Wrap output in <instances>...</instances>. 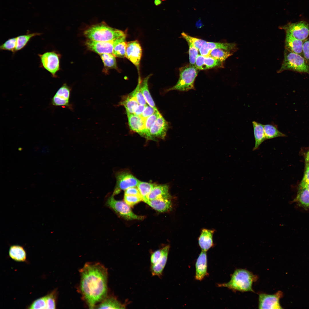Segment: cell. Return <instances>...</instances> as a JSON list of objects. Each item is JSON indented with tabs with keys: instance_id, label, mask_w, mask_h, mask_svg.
<instances>
[{
	"instance_id": "obj_3",
	"label": "cell",
	"mask_w": 309,
	"mask_h": 309,
	"mask_svg": "<svg viewBox=\"0 0 309 309\" xmlns=\"http://www.w3.org/2000/svg\"><path fill=\"white\" fill-rule=\"evenodd\" d=\"M258 278L256 275L248 270L238 269L231 275V280L228 282L219 284L218 286L225 287L234 291L254 292L252 285Z\"/></svg>"
},
{
	"instance_id": "obj_4",
	"label": "cell",
	"mask_w": 309,
	"mask_h": 309,
	"mask_svg": "<svg viewBox=\"0 0 309 309\" xmlns=\"http://www.w3.org/2000/svg\"><path fill=\"white\" fill-rule=\"evenodd\" d=\"M198 70L195 66L189 64L179 68V78L176 84L168 89L167 91L177 90L187 92L194 90V82L197 76Z\"/></svg>"
},
{
	"instance_id": "obj_1",
	"label": "cell",
	"mask_w": 309,
	"mask_h": 309,
	"mask_svg": "<svg viewBox=\"0 0 309 309\" xmlns=\"http://www.w3.org/2000/svg\"><path fill=\"white\" fill-rule=\"evenodd\" d=\"M80 289L83 298L90 308H94L107 296L108 272L98 263L85 264L80 270Z\"/></svg>"
},
{
	"instance_id": "obj_28",
	"label": "cell",
	"mask_w": 309,
	"mask_h": 309,
	"mask_svg": "<svg viewBox=\"0 0 309 309\" xmlns=\"http://www.w3.org/2000/svg\"><path fill=\"white\" fill-rule=\"evenodd\" d=\"M152 75L151 74H150L141 81L140 85V89L148 104L155 110H158L150 94L148 89V81Z\"/></svg>"
},
{
	"instance_id": "obj_31",
	"label": "cell",
	"mask_w": 309,
	"mask_h": 309,
	"mask_svg": "<svg viewBox=\"0 0 309 309\" xmlns=\"http://www.w3.org/2000/svg\"><path fill=\"white\" fill-rule=\"evenodd\" d=\"M296 200L300 206L309 207V190L300 185Z\"/></svg>"
},
{
	"instance_id": "obj_40",
	"label": "cell",
	"mask_w": 309,
	"mask_h": 309,
	"mask_svg": "<svg viewBox=\"0 0 309 309\" xmlns=\"http://www.w3.org/2000/svg\"><path fill=\"white\" fill-rule=\"evenodd\" d=\"M126 44V41L119 43L114 48L112 54L115 57L124 58L125 57Z\"/></svg>"
},
{
	"instance_id": "obj_27",
	"label": "cell",
	"mask_w": 309,
	"mask_h": 309,
	"mask_svg": "<svg viewBox=\"0 0 309 309\" xmlns=\"http://www.w3.org/2000/svg\"><path fill=\"white\" fill-rule=\"evenodd\" d=\"M169 190L167 185H155L148 195L147 199L151 200L169 196Z\"/></svg>"
},
{
	"instance_id": "obj_13",
	"label": "cell",
	"mask_w": 309,
	"mask_h": 309,
	"mask_svg": "<svg viewBox=\"0 0 309 309\" xmlns=\"http://www.w3.org/2000/svg\"><path fill=\"white\" fill-rule=\"evenodd\" d=\"M169 124L161 114L151 127L150 134L151 140L156 137L164 139L169 128Z\"/></svg>"
},
{
	"instance_id": "obj_14",
	"label": "cell",
	"mask_w": 309,
	"mask_h": 309,
	"mask_svg": "<svg viewBox=\"0 0 309 309\" xmlns=\"http://www.w3.org/2000/svg\"><path fill=\"white\" fill-rule=\"evenodd\" d=\"M220 48L233 52L237 48L235 43L214 42L207 41L199 49L201 54L205 56H209L211 51L215 49Z\"/></svg>"
},
{
	"instance_id": "obj_22",
	"label": "cell",
	"mask_w": 309,
	"mask_h": 309,
	"mask_svg": "<svg viewBox=\"0 0 309 309\" xmlns=\"http://www.w3.org/2000/svg\"><path fill=\"white\" fill-rule=\"evenodd\" d=\"M215 230L203 229L198 239V243L202 250L207 251L213 245V235Z\"/></svg>"
},
{
	"instance_id": "obj_2",
	"label": "cell",
	"mask_w": 309,
	"mask_h": 309,
	"mask_svg": "<svg viewBox=\"0 0 309 309\" xmlns=\"http://www.w3.org/2000/svg\"><path fill=\"white\" fill-rule=\"evenodd\" d=\"M84 34L88 39L106 41L126 35V32L111 27L102 21L90 26L84 31Z\"/></svg>"
},
{
	"instance_id": "obj_41",
	"label": "cell",
	"mask_w": 309,
	"mask_h": 309,
	"mask_svg": "<svg viewBox=\"0 0 309 309\" xmlns=\"http://www.w3.org/2000/svg\"><path fill=\"white\" fill-rule=\"evenodd\" d=\"M29 309H46L45 296L34 300L28 308Z\"/></svg>"
},
{
	"instance_id": "obj_6",
	"label": "cell",
	"mask_w": 309,
	"mask_h": 309,
	"mask_svg": "<svg viewBox=\"0 0 309 309\" xmlns=\"http://www.w3.org/2000/svg\"><path fill=\"white\" fill-rule=\"evenodd\" d=\"M112 195L107 199L106 205L117 214L128 220H142L144 217L137 215L132 211L130 206L124 201L115 199Z\"/></svg>"
},
{
	"instance_id": "obj_43",
	"label": "cell",
	"mask_w": 309,
	"mask_h": 309,
	"mask_svg": "<svg viewBox=\"0 0 309 309\" xmlns=\"http://www.w3.org/2000/svg\"><path fill=\"white\" fill-rule=\"evenodd\" d=\"M142 201V199L140 196L125 195H124V201L130 206H133Z\"/></svg>"
},
{
	"instance_id": "obj_5",
	"label": "cell",
	"mask_w": 309,
	"mask_h": 309,
	"mask_svg": "<svg viewBox=\"0 0 309 309\" xmlns=\"http://www.w3.org/2000/svg\"><path fill=\"white\" fill-rule=\"evenodd\" d=\"M286 70L309 74V65L303 56L285 49L284 60L278 72Z\"/></svg>"
},
{
	"instance_id": "obj_21",
	"label": "cell",
	"mask_w": 309,
	"mask_h": 309,
	"mask_svg": "<svg viewBox=\"0 0 309 309\" xmlns=\"http://www.w3.org/2000/svg\"><path fill=\"white\" fill-rule=\"evenodd\" d=\"M286 34L285 49L303 56L304 41L296 39L288 34Z\"/></svg>"
},
{
	"instance_id": "obj_36",
	"label": "cell",
	"mask_w": 309,
	"mask_h": 309,
	"mask_svg": "<svg viewBox=\"0 0 309 309\" xmlns=\"http://www.w3.org/2000/svg\"><path fill=\"white\" fill-rule=\"evenodd\" d=\"M181 35L187 43H191L198 50L207 42L203 40L192 37L184 32L181 33Z\"/></svg>"
},
{
	"instance_id": "obj_8",
	"label": "cell",
	"mask_w": 309,
	"mask_h": 309,
	"mask_svg": "<svg viewBox=\"0 0 309 309\" xmlns=\"http://www.w3.org/2000/svg\"><path fill=\"white\" fill-rule=\"evenodd\" d=\"M279 28L284 30L286 34L303 41L309 35V23L304 20L295 23L289 22L280 26Z\"/></svg>"
},
{
	"instance_id": "obj_15",
	"label": "cell",
	"mask_w": 309,
	"mask_h": 309,
	"mask_svg": "<svg viewBox=\"0 0 309 309\" xmlns=\"http://www.w3.org/2000/svg\"><path fill=\"white\" fill-rule=\"evenodd\" d=\"M70 90L69 87L64 84L57 90L52 99V104L55 106H69Z\"/></svg>"
},
{
	"instance_id": "obj_45",
	"label": "cell",
	"mask_w": 309,
	"mask_h": 309,
	"mask_svg": "<svg viewBox=\"0 0 309 309\" xmlns=\"http://www.w3.org/2000/svg\"><path fill=\"white\" fill-rule=\"evenodd\" d=\"M158 111H159L158 110H156L149 105L147 104L145 106V108L140 116L146 120Z\"/></svg>"
},
{
	"instance_id": "obj_30",
	"label": "cell",
	"mask_w": 309,
	"mask_h": 309,
	"mask_svg": "<svg viewBox=\"0 0 309 309\" xmlns=\"http://www.w3.org/2000/svg\"><path fill=\"white\" fill-rule=\"evenodd\" d=\"M39 33H27L26 34L21 35L17 37V45L15 52L19 51L23 49L33 37L41 35Z\"/></svg>"
},
{
	"instance_id": "obj_38",
	"label": "cell",
	"mask_w": 309,
	"mask_h": 309,
	"mask_svg": "<svg viewBox=\"0 0 309 309\" xmlns=\"http://www.w3.org/2000/svg\"><path fill=\"white\" fill-rule=\"evenodd\" d=\"M56 290L52 291L45 296L46 309L56 308L57 292Z\"/></svg>"
},
{
	"instance_id": "obj_19",
	"label": "cell",
	"mask_w": 309,
	"mask_h": 309,
	"mask_svg": "<svg viewBox=\"0 0 309 309\" xmlns=\"http://www.w3.org/2000/svg\"><path fill=\"white\" fill-rule=\"evenodd\" d=\"M206 252L202 250L195 264V278L198 280H202L207 274V260Z\"/></svg>"
},
{
	"instance_id": "obj_18",
	"label": "cell",
	"mask_w": 309,
	"mask_h": 309,
	"mask_svg": "<svg viewBox=\"0 0 309 309\" xmlns=\"http://www.w3.org/2000/svg\"><path fill=\"white\" fill-rule=\"evenodd\" d=\"M195 66L198 70H205L216 67H222L223 62L210 56L198 55L196 59Z\"/></svg>"
},
{
	"instance_id": "obj_35",
	"label": "cell",
	"mask_w": 309,
	"mask_h": 309,
	"mask_svg": "<svg viewBox=\"0 0 309 309\" xmlns=\"http://www.w3.org/2000/svg\"><path fill=\"white\" fill-rule=\"evenodd\" d=\"M139 75L137 86L130 93L136 98L139 104L146 106L147 104V102L140 90V85L142 80L140 74Z\"/></svg>"
},
{
	"instance_id": "obj_33",
	"label": "cell",
	"mask_w": 309,
	"mask_h": 309,
	"mask_svg": "<svg viewBox=\"0 0 309 309\" xmlns=\"http://www.w3.org/2000/svg\"><path fill=\"white\" fill-rule=\"evenodd\" d=\"M155 185L153 184L140 181L137 187L142 197L143 201L148 199L147 197Z\"/></svg>"
},
{
	"instance_id": "obj_54",
	"label": "cell",
	"mask_w": 309,
	"mask_h": 309,
	"mask_svg": "<svg viewBox=\"0 0 309 309\" xmlns=\"http://www.w3.org/2000/svg\"><path fill=\"white\" fill-rule=\"evenodd\" d=\"M309 157V150H308V151L307 152V153L306 154V157Z\"/></svg>"
},
{
	"instance_id": "obj_53",
	"label": "cell",
	"mask_w": 309,
	"mask_h": 309,
	"mask_svg": "<svg viewBox=\"0 0 309 309\" xmlns=\"http://www.w3.org/2000/svg\"><path fill=\"white\" fill-rule=\"evenodd\" d=\"M305 162L306 165L309 166V157H306Z\"/></svg>"
},
{
	"instance_id": "obj_9",
	"label": "cell",
	"mask_w": 309,
	"mask_h": 309,
	"mask_svg": "<svg viewBox=\"0 0 309 309\" xmlns=\"http://www.w3.org/2000/svg\"><path fill=\"white\" fill-rule=\"evenodd\" d=\"M126 35L106 41H97L88 39L85 45L88 49L99 54L105 53L112 54L114 48L119 43L126 41Z\"/></svg>"
},
{
	"instance_id": "obj_49",
	"label": "cell",
	"mask_w": 309,
	"mask_h": 309,
	"mask_svg": "<svg viewBox=\"0 0 309 309\" xmlns=\"http://www.w3.org/2000/svg\"><path fill=\"white\" fill-rule=\"evenodd\" d=\"M145 106L139 104L135 110L133 114L135 115L140 116L145 108Z\"/></svg>"
},
{
	"instance_id": "obj_29",
	"label": "cell",
	"mask_w": 309,
	"mask_h": 309,
	"mask_svg": "<svg viewBox=\"0 0 309 309\" xmlns=\"http://www.w3.org/2000/svg\"><path fill=\"white\" fill-rule=\"evenodd\" d=\"M264 127L266 140L286 136L285 134L279 130L277 126L274 124L264 125Z\"/></svg>"
},
{
	"instance_id": "obj_23",
	"label": "cell",
	"mask_w": 309,
	"mask_h": 309,
	"mask_svg": "<svg viewBox=\"0 0 309 309\" xmlns=\"http://www.w3.org/2000/svg\"><path fill=\"white\" fill-rule=\"evenodd\" d=\"M252 124L255 140V146L253 150L254 151L258 149L260 145L266 139L264 125L255 121H252Z\"/></svg>"
},
{
	"instance_id": "obj_39",
	"label": "cell",
	"mask_w": 309,
	"mask_h": 309,
	"mask_svg": "<svg viewBox=\"0 0 309 309\" xmlns=\"http://www.w3.org/2000/svg\"><path fill=\"white\" fill-rule=\"evenodd\" d=\"M17 41V37L9 39L0 45V49L1 50L10 51L14 53H15Z\"/></svg>"
},
{
	"instance_id": "obj_42",
	"label": "cell",
	"mask_w": 309,
	"mask_h": 309,
	"mask_svg": "<svg viewBox=\"0 0 309 309\" xmlns=\"http://www.w3.org/2000/svg\"><path fill=\"white\" fill-rule=\"evenodd\" d=\"M187 43L189 46V54L190 64L195 66L196 59L198 55V50L191 43Z\"/></svg>"
},
{
	"instance_id": "obj_24",
	"label": "cell",
	"mask_w": 309,
	"mask_h": 309,
	"mask_svg": "<svg viewBox=\"0 0 309 309\" xmlns=\"http://www.w3.org/2000/svg\"><path fill=\"white\" fill-rule=\"evenodd\" d=\"M125 307V304H122L115 298L107 296L96 307L98 309H123Z\"/></svg>"
},
{
	"instance_id": "obj_50",
	"label": "cell",
	"mask_w": 309,
	"mask_h": 309,
	"mask_svg": "<svg viewBox=\"0 0 309 309\" xmlns=\"http://www.w3.org/2000/svg\"><path fill=\"white\" fill-rule=\"evenodd\" d=\"M196 25L197 27H201L203 25L200 19H199L197 21L196 23Z\"/></svg>"
},
{
	"instance_id": "obj_26",
	"label": "cell",
	"mask_w": 309,
	"mask_h": 309,
	"mask_svg": "<svg viewBox=\"0 0 309 309\" xmlns=\"http://www.w3.org/2000/svg\"><path fill=\"white\" fill-rule=\"evenodd\" d=\"M119 105L124 106L126 113L133 114L139 104L136 98L130 93L123 97Z\"/></svg>"
},
{
	"instance_id": "obj_17",
	"label": "cell",
	"mask_w": 309,
	"mask_h": 309,
	"mask_svg": "<svg viewBox=\"0 0 309 309\" xmlns=\"http://www.w3.org/2000/svg\"><path fill=\"white\" fill-rule=\"evenodd\" d=\"M130 129L146 138L145 120L134 114L126 113Z\"/></svg>"
},
{
	"instance_id": "obj_11",
	"label": "cell",
	"mask_w": 309,
	"mask_h": 309,
	"mask_svg": "<svg viewBox=\"0 0 309 309\" xmlns=\"http://www.w3.org/2000/svg\"><path fill=\"white\" fill-rule=\"evenodd\" d=\"M116 185L113 195L117 194L121 190H125L132 187H137L140 181L132 174L126 172L119 173L116 176Z\"/></svg>"
},
{
	"instance_id": "obj_44",
	"label": "cell",
	"mask_w": 309,
	"mask_h": 309,
	"mask_svg": "<svg viewBox=\"0 0 309 309\" xmlns=\"http://www.w3.org/2000/svg\"><path fill=\"white\" fill-rule=\"evenodd\" d=\"M163 254L162 249L157 250L153 252L150 256L151 266L155 264L161 257Z\"/></svg>"
},
{
	"instance_id": "obj_51",
	"label": "cell",
	"mask_w": 309,
	"mask_h": 309,
	"mask_svg": "<svg viewBox=\"0 0 309 309\" xmlns=\"http://www.w3.org/2000/svg\"><path fill=\"white\" fill-rule=\"evenodd\" d=\"M300 185L306 188L309 190V183L304 184L301 183Z\"/></svg>"
},
{
	"instance_id": "obj_20",
	"label": "cell",
	"mask_w": 309,
	"mask_h": 309,
	"mask_svg": "<svg viewBox=\"0 0 309 309\" xmlns=\"http://www.w3.org/2000/svg\"><path fill=\"white\" fill-rule=\"evenodd\" d=\"M170 246L167 245L162 248V255L155 264L151 266V271L153 276L160 277L162 275L167 260Z\"/></svg>"
},
{
	"instance_id": "obj_16",
	"label": "cell",
	"mask_w": 309,
	"mask_h": 309,
	"mask_svg": "<svg viewBox=\"0 0 309 309\" xmlns=\"http://www.w3.org/2000/svg\"><path fill=\"white\" fill-rule=\"evenodd\" d=\"M170 195L152 200L147 199L144 202L155 210L164 212L171 210L172 203Z\"/></svg>"
},
{
	"instance_id": "obj_7",
	"label": "cell",
	"mask_w": 309,
	"mask_h": 309,
	"mask_svg": "<svg viewBox=\"0 0 309 309\" xmlns=\"http://www.w3.org/2000/svg\"><path fill=\"white\" fill-rule=\"evenodd\" d=\"M40 66L48 71L54 78L57 77V72L60 69V55L55 51L39 54Z\"/></svg>"
},
{
	"instance_id": "obj_46",
	"label": "cell",
	"mask_w": 309,
	"mask_h": 309,
	"mask_svg": "<svg viewBox=\"0 0 309 309\" xmlns=\"http://www.w3.org/2000/svg\"><path fill=\"white\" fill-rule=\"evenodd\" d=\"M303 56L309 65V37L303 41Z\"/></svg>"
},
{
	"instance_id": "obj_12",
	"label": "cell",
	"mask_w": 309,
	"mask_h": 309,
	"mask_svg": "<svg viewBox=\"0 0 309 309\" xmlns=\"http://www.w3.org/2000/svg\"><path fill=\"white\" fill-rule=\"evenodd\" d=\"M283 295L280 291L273 294L260 293L259 295L258 308L277 309L282 308L279 303L280 298Z\"/></svg>"
},
{
	"instance_id": "obj_52",
	"label": "cell",
	"mask_w": 309,
	"mask_h": 309,
	"mask_svg": "<svg viewBox=\"0 0 309 309\" xmlns=\"http://www.w3.org/2000/svg\"><path fill=\"white\" fill-rule=\"evenodd\" d=\"M161 0H155L154 3L155 5L157 6L161 4Z\"/></svg>"
},
{
	"instance_id": "obj_47",
	"label": "cell",
	"mask_w": 309,
	"mask_h": 309,
	"mask_svg": "<svg viewBox=\"0 0 309 309\" xmlns=\"http://www.w3.org/2000/svg\"><path fill=\"white\" fill-rule=\"evenodd\" d=\"M124 195H137L142 197L137 187H132L127 189L125 190Z\"/></svg>"
},
{
	"instance_id": "obj_25",
	"label": "cell",
	"mask_w": 309,
	"mask_h": 309,
	"mask_svg": "<svg viewBox=\"0 0 309 309\" xmlns=\"http://www.w3.org/2000/svg\"><path fill=\"white\" fill-rule=\"evenodd\" d=\"M9 253L10 257L15 261L23 262L26 260V252L21 246L18 245H11L9 248Z\"/></svg>"
},
{
	"instance_id": "obj_32",
	"label": "cell",
	"mask_w": 309,
	"mask_h": 309,
	"mask_svg": "<svg viewBox=\"0 0 309 309\" xmlns=\"http://www.w3.org/2000/svg\"><path fill=\"white\" fill-rule=\"evenodd\" d=\"M100 55L106 68H118L115 57L112 54L105 53Z\"/></svg>"
},
{
	"instance_id": "obj_37",
	"label": "cell",
	"mask_w": 309,
	"mask_h": 309,
	"mask_svg": "<svg viewBox=\"0 0 309 309\" xmlns=\"http://www.w3.org/2000/svg\"><path fill=\"white\" fill-rule=\"evenodd\" d=\"M161 114L159 111L151 115L145 120V129L146 134V138L151 139L150 134V130L152 125L154 123L157 118Z\"/></svg>"
},
{
	"instance_id": "obj_10",
	"label": "cell",
	"mask_w": 309,
	"mask_h": 309,
	"mask_svg": "<svg viewBox=\"0 0 309 309\" xmlns=\"http://www.w3.org/2000/svg\"><path fill=\"white\" fill-rule=\"evenodd\" d=\"M142 52L141 47L138 40L127 42L125 57L136 67L139 74Z\"/></svg>"
},
{
	"instance_id": "obj_48",
	"label": "cell",
	"mask_w": 309,
	"mask_h": 309,
	"mask_svg": "<svg viewBox=\"0 0 309 309\" xmlns=\"http://www.w3.org/2000/svg\"><path fill=\"white\" fill-rule=\"evenodd\" d=\"M309 183V166L306 165V169L304 177L301 183Z\"/></svg>"
},
{
	"instance_id": "obj_34",
	"label": "cell",
	"mask_w": 309,
	"mask_h": 309,
	"mask_svg": "<svg viewBox=\"0 0 309 309\" xmlns=\"http://www.w3.org/2000/svg\"><path fill=\"white\" fill-rule=\"evenodd\" d=\"M232 53L221 49L216 48L211 51L209 56L223 62L232 55Z\"/></svg>"
}]
</instances>
